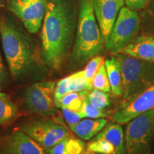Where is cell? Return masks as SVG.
<instances>
[{
    "label": "cell",
    "mask_w": 154,
    "mask_h": 154,
    "mask_svg": "<svg viewBox=\"0 0 154 154\" xmlns=\"http://www.w3.org/2000/svg\"><path fill=\"white\" fill-rule=\"evenodd\" d=\"M75 22L63 0H48L42 31V59L44 64L60 70L74 38Z\"/></svg>",
    "instance_id": "1"
},
{
    "label": "cell",
    "mask_w": 154,
    "mask_h": 154,
    "mask_svg": "<svg viewBox=\"0 0 154 154\" xmlns=\"http://www.w3.org/2000/svg\"><path fill=\"white\" fill-rule=\"evenodd\" d=\"M0 36L13 78L22 82L36 76L42 62L29 38L14 25L5 21L0 22Z\"/></svg>",
    "instance_id": "2"
},
{
    "label": "cell",
    "mask_w": 154,
    "mask_h": 154,
    "mask_svg": "<svg viewBox=\"0 0 154 154\" xmlns=\"http://www.w3.org/2000/svg\"><path fill=\"white\" fill-rule=\"evenodd\" d=\"M104 41L94 14L92 0H81L76 34L71 61L82 66L103 52Z\"/></svg>",
    "instance_id": "3"
},
{
    "label": "cell",
    "mask_w": 154,
    "mask_h": 154,
    "mask_svg": "<svg viewBox=\"0 0 154 154\" xmlns=\"http://www.w3.org/2000/svg\"><path fill=\"white\" fill-rule=\"evenodd\" d=\"M121 69L123 93L119 108H122L135 98L154 85V62L119 53L114 55Z\"/></svg>",
    "instance_id": "4"
},
{
    "label": "cell",
    "mask_w": 154,
    "mask_h": 154,
    "mask_svg": "<svg viewBox=\"0 0 154 154\" xmlns=\"http://www.w3.org/2000/svg\"><path fill=\"white\" fill-rule=\"evenodd\" d=\"M126 124L125 154H149L154 140V110L141 113Z\"/></svg>",
    "instance_id": "5"
},
{
    "label": "cell",
    "mask_w": 154,
    "mask_h": 154,
    "mask_svg": "<svg viewBox=\"0 0 154 154\" xmlns=\"http://www.w3.org/2000/svg\"><path fill=\"white\" fill-rule=\"evenodd\" d=\"M140 27V19L136 11L128 7L121 9L105 48L116 54L137 35Z\"/></svg>",
    "instance_id": "6"
},
{
    "label": "cell",
    "mask_w": 154,
    "mask_h": 154,
    "mask_svg": "<svg viewBox=\"0 0 154 154\" xmlns=\"http://www.w3.org/2000/svg\"><path fill=\"white\" fill-rule=\"evenodd\" d=\"M45 149H48L72 136L64 125L54 119H39L29 121L19 127Z\"/></svg>",
    "instance_id": "7"
},
{
    "label": "cell",
    "mask_w": 154,
    "mask_h": 154,
    "mask_svg": "<svg viewBox=\"0 0 154 154\" xmlns=\"http://www.w3.org/2000/svg\"><path fill=\"white\" fill-rule=\"evenodd\" d=\"M55 83L39 82L34 83L26 88L24 101L26 106L32 112L42 116H54L57 107L54 103Z\"/></svg>",
    "instance_id": "8"
},
{
    "label": "cell",
    "mask_w": 154,
    "mask_h": 154,
    "mask_svg": "<svg viewBox=\"0 0 154 154\" xmlns=\"http://www.w3.org/2000/svg\"><path fill=\"white\" fill-rule=\"evenodd\" d=\"M86 151L99 154H125L124 129L117 123L107 124L91 138Z\"/></svg>",
    "instance_id": "9"
},
{
    "label": "cell",
    "mask_w": 154,
    "mask_h": 154,
    "mask_svg": "<svg viewBox=\"0 0 154 154\" xmlns=\"http://www.w3.org/2000/svg\"><path fill=\"white\" fill-rule=\"evenodd\" d=\"M47 3L48 0H9L8 7L29 33L36 34L44 20Z\"/></svg>",
    "instance_id": "10"
},
{
    "label": "cell",
    "mask_w": 154,
    "mask_h": 154,
    "mask_svg": "<svg viewBox=\"0 0 154 154\" xmlns=\"http://www.w3.org/2000/svg\"><path fill=\"white\" fill-rule=\"evenodd\" d=\"M0 154H48L43 146L19 128L0 138Z\"/></svg>",
    "instance_id": "11"
},
{
    "label": "cell",
    "mask_w": 154,
    "mask_h": 154,
    "mask_svg": "<svg viewBox=\"0 0 154 154\" xmlns=\"http://www.w3.org/2000/svg\"><path fill=\"white\" fill-rule=\"evenodd\" d=\"M154 110V85L148 88L131 101L128 104L119 108L111 116V121L124 125L141 113Z\"/></svg>",
    "instance_id": "12"
},
{
    "label": "cell",
    "mask_w": 154,
    "mask_h": 154,
    "mask_svg": "<svg viewBox=\"0 0 154 154\" xmlns=\"http://www.w3.org/2000/svg\"><path fill=\"white\" fill-rule=\"evenodd\" d=\"M92 3L106 46L124 0H92Z\"/></svg>",
    "instance_id": "13"
},
{
    "label": "cell",
    "mask_w": 154,
    "mask_h": 154,
    "mask_svg": "<svg viewBox=\"0 0 154 154\" xmlns=\"http://www.w3.org/2000/svg\"><path fill=\"white\" fill-rule=\"evenodd\" d=\"M119 53L154 62V36L148 34L136 35Z\"/></svg>",
    "instance_id": "14"
},
{
    "label": "cell",
    "mask_w": 154,
    "mask_h": 154,
    "mask_svg": "<svg viewBox=\"0 0 154 154\" xmlns=\"http://www.w3.org/2000/svg\"><path fill=\"white\" fill-rule=\"evenodd\" d=\"M108 124L107 119H85L80 121L73 128L72 132L82 140H91Z\"/></svg>",
    "instance_id": "15"
},
{
    "label": "cell",
    "mask_w": 154,
    "mask_h": 154,
    "mask_svg": "<svg viewBox=\"0 0 154 154\" xmlns=\"http://www.w3.org/2000/svg\"><path fill=\"white\" fill-rule=\"evenodd\" d=\"M104 64L111 86V91L114 96H121L123 93V81L121 69L117 58L113 56L106 59Z\"/></svg>",
    "instance_id": "16"
},
{
    "label": "cell",
    "mask_w": 154,
    "mask_h": 154,
    "mask_svg": "<svg viewBox=\"0 0 154 154\" xmlns=\"http://www.w3.org/2000/svg\"><path fill=\"white\" fill-rule=\"evenodd\" d=\"M46 150L48 154H84L86 143L80 138L71 136Z\"/></svg>",
    "instance_id": "17"
},
{
    "label": "cell",
    "mask_w": 154,
    "mask_h": 154,
    "mask_svg": "<svg viewBox=\"0 0 154 154\" xmlns=\"http://www.w3.org/2000/svg\"><path fill=\"white\" fill-rule=\"evenodd\" d=\"M18 108L9 96L0 92V125L9 124L18 116Z\"/></svg>",
    "instance_id": "18"
},
{
    "label": "cell",
    "mask_w": 154,
    "mask_h": 154,
    "mask_svg": "<svg viewBox=\"0 0 154 154\" xmlns=\"http://www.w3.org/2000/svg\"><path fill=\"white\" fill-rule=\"evenodd\" d=\"M83 99L88 101L90 104L99 109H104L111 104L110 95L109 92L93 89L80 92Z\"/></svg>",
    "instance_id": "19"
},
{
    "label": "cell",
    "mask_w": 154,
    "mask_h": 154,
    "mask_svg": "<svg viewBox=\"0 0 154 154\" xmlns=\"http://www.w3.org/2000/svg\"><path fill=\"white\" fill-rule=\"evenodd\" d=\"M56 106L59 109H68L79 112L81 111L83 104V98L80 92H70L62 98L54 101Z\"/></svg>",
    "instance_id": "20"
},
{
    "label": "cell",
    "mask_w": 154,
    "mask_h": 154,
    "mask_svg": "<svg viewBox=\"0 0 154 154\" xmlns=\"http://www.w3.org/2000/svg\"><path fill=\"white\" fill-rule=\"evenodd\" d=\"M92 89H98L105 92H111V86L109 84L106 69L103 62L98 69L91 82Z\"/></svg>",
    "instance_id": "21"
},
{
    "label": "cell",
    "mask_w": 154,
    "mask_h": 154,
    "mask_svg": "<svg viewBox=\"0 0 154 154\" xmlns=\"http://www.w3.org/2000/svg\"><path fill=\"white\" fill-rule=\"evenodd\" d=\"M72 81L69 86V93L81 92L91 90V85L84 76L83 70L79 71L72 74Z\"/></svg>",
    "instance_id": "22"
},
{
    "label": "cell",
    "mask_w": 154,
    "mask_h": 154,
    "mask_svg": "<svg viewBox=\"0 0 154 154\" xmlns=\"http://www.w3.org/2000/svg\"><path fill=\"white\" fill-rule=\"evenodd\" d=\"M79 113L82 118L101 119L108 116L103 109H99L93 106L85 99H83L82 107L79 111Z\"/></svg>",
    "instance_id": "23"
},
{
    "label": "cell",
    "mask_w": 154,
    "mask_h": 154,
    "mask_svg": "<svg viewBox=\"0 0 154 154\" xmlns=\"http://www.w3.org/2000/svg\"><path fill=\"white\" fill-rule=\"evenodd\" d=\"M104 62L103 57L101 56H96V57L92 58L88 61L87 64L84 69H83V73L86 79L91 84L94 76L97 72L98 69L101 65Z\"/></svg>",
    "instance_id": "24"
},
{
    "label": "cell",
    "mask_w": 154,
    "mask_h": 154,
    "mask_svg": "<svg viewBox=\"0 0 154 154\" xmlns=\"http://www.w3.org/2000/svg\"><path fill=\"white\" fill-rule=\"evenodd\" d=\"M146 7L147 9L143 16L144 34L154 36V0H152L149 6L147 5Z\"/></svg>",
    "instance_id": "25"
},
{
    "label": "cell",
    "mask_w": 154,
    "mask_h": 154,
    "mask_svg": "<svg viewBox=\"0 0 154 154\" xmlns=\"http://www.w3.org/2000/svg\"><path fill=\"white\" fill-rule=\"evenodd\" d=\"M72 75H70L58 82L57 86L54 88V101H58L69 93V86L72 81Z\"/></svg>",
    "instance_id": "26"
},
{
    "label": "cell",
    "mask_w": 154,
    "mask_h": 154,
    "mask_svg": "<svg viewBox=\"0 0 154 154\" xmlns=\"http://www.w3.org/2000/svg\"><path fill=\"white\" fill-rule=\"evenodd\" d=\"M61 109L63 118H64L65 121H66L69 129L72 131L73 128L81 121V119H83L82 116L79 112H76V111H72L70 109H64V108Z\"/></svg>",
    "instance_id": "27"
},
{
    "label": "cell",
    "mask_w": 154,
    "mask_h": 154,
    "mask_svg": "<svg viewBox=\"0 0 154 154\" xmlns=\"http://www.w3.org/2000/svg\"><path fill=\"white\" fill-rule=\"evenodd\" d=\"M149 2L150 0H124L127 7L136 11L145 9Z\"/></svg>",
    "instance_id": "28"
},
{
    "label": "cell",
    "mask_w": 154,
    "mask_h": 154,
    "mask_svg": "<svg viewBox=\"0 0 154 154\" xmlns=\"http://www.w3.org/2000/svg\"><path fill=\"white\" fill-rule=\"evenodd\" d=\"M7 80V74L5 70L2 61L1 55H0V84L5 83Z\"/></svg>",
    "instance_id": "29"
},
{
    "label": "cell",
    "mask_w": 154,
    "mask_h": 154,
    "mask_svg": "<svg viewBox=\"0 0 154 154\" xmlns=\"http://www.w3.org/2000/svg\"><path fill=\"white\" fill-rule=\"evenodd\" d=\"M84 154H99V153H94V152H91V151H86L85 153H84Z\"/></svg>",
    "instance_id": "30"
}]
</instances>
